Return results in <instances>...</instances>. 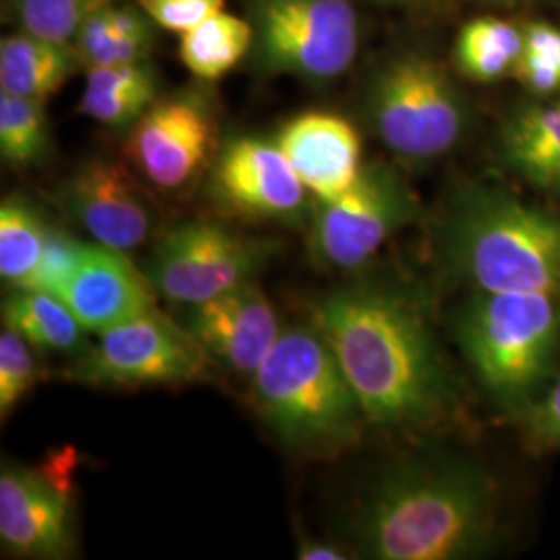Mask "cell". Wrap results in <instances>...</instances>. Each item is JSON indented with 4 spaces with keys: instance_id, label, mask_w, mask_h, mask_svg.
<instances>
[{
    "instance_id": "obj_1",
    "label": "cell",
    "mask_w": 560,
    "mask_h": 560,
    "mask_svg": "<svg viewBox=\"0 0 560 560\" xmlns=\"http://www.w3.org/2000/svg\"><path fill=\"white\" fill-rule=\"evenodd\" d=\"M312 324L332 347L368 423L428 428L453 405V382L418 301L390 284L363 282L324 295Z\"/></svg>"
},
{
    "instance_id": "obj_2",
    "label": "cell",
    "mask_w": 560,
    "mask_h": 560,
    "mask_svg": "<svg viewBox=\"0 0 560 560\" xmlns=\"http://www.w3.org/2000/svg\"><path fill=\"white\" fill-rule=\"evenodd\" d=\"M497 529V486L476 460L434 455L400 460L365 490L349 540L368 559H474Z\"/></svg>"
},
{
    "instance_id": "obj_3",
    "label": "cell",
    "mask_w": 560,
    "mask_h": 560,
    "mask_svg": "<svg viewBox=\"0 0 560 560\" xmlns=\"http://www.w3.org/2000/svg\"><path fill=\"white\" fill-rule=\"evenodd\" d=\"M249 395L270 432L307 459L345 453L368 423L332 347L312 322L280 332L252 376Z\"/></svg>"
},
{
    "instance_id": "obj_4",
    "label": "cell",
    "mask_w": 560,
    "mask_h": 560,
    "mask_svg": "<svg viewBox=\"0 0 560 560\" xmlns=\"http://www.w3.org/2000/svg\"><path fill=\"white\" fill-rule=\"evenodd\" d=\"M453 272L476 291L560 298V219L492 185H465L442 231Z\"/></svg>"
},
{
    "instance_id": "obj_5",
    "label": "cell",
    "mask_w": 560,
    "mask_h": 560,
    "mask_svg": "<svg viewBox=\"0 0 560 560\" xmlns=\"http://www.w3.org/2000/svg\"><path fill=\"white\" fill-rule=\"evenodd\" d=\"M557 295L476 291L457 318L460 351L504 407L532 405L560 347Z\"/></svg>"
},
{
    "instance_id": "obj_6",
    "label": "cell",
    "mask_w": 560,
    "mask_h": 560,
    "mask_svg": "<svg viewBox=\"0 0 560 560\" xmlns=\"http://www.w3.org/2000/svg\"><path fill=\"white\" fill-rule=\"evenodd\" d=\"M365 119L399 159L434 161L459 143L467 108L441 62L400 52L374 71L365 92Z\"/></svg>"
},
{
    "instance_id": "obj_7",
    "label": "cell",
    "mask_w": 560,
    "mask_h": 560,
    "mask_svg": "<svg viewBox=\"0 0 560 560\" xmlns=\"http://www.w3.org/2000/svg\"><path fill=\"white\" fill-rule=\"evenodd\" d=\"M249 57L268 75L328 83L345 75L361 46L351 0H249Z\"/></svg>"
},
{
    "instance_id": "obj_8",
    "label": "cell",
    "mask_w": 560,
    "mask_h": 560,
    "mask_svg": "<svg viewBox=\"0 0 560 560\" xmlns=\"http://www.w3.org/2000/svg\"><path fill=\"white\" fill-rule=\"evenodd\" d=\"M275 254V241L198 219L162 233L148 264V277L164 300L189 307L256 279Z\"/></svg>"
},
{
    "instance_id": "obj_9",
    "label": "cell",
    "mask_w": 560,
    "mask_h": 560,
    "mask_svg": "<svg viewBox=\"0 0 560 560\" xmlns=\"http://www.w3.org/2000/svg\"><path fill=\"white\" fill-rule=\"evenodd\" d=\"M418 200L390 164H363L358 180L332 200H316L310 221V252L322 268L353 272L365 266L405 224Z\"/></svg>"
},
{
    "instance_id": "obj_10",
    "label": "cell",
    "mask_w": 560,
    "mask_h": 560,
    "mask_svg": "<svg viewBox=\"0 0 560 560\" xmlns=\"http://www.w3.org/2000/svg\"><path fill=\"white\" fill-rule=\"evenodd\" d=\"M210 358L185 324L159 307L101 332L73 361L69 378L90 386H183L208 376Z\"/></svg>"
},
{
    "instance_id": "obj_11",
    "label": "cell",
    "mask_w": 560,
    "mask_h": 560,
    "mask_svg": "<svg viewBox=\"0 0 560 560\" xmlns=\"http://www.w3.org/2000/svg\"><path fill=\"white\" fill-rule=\"evenodd\" d=\"M78 453L62 448L25 467L4 463L0 471V541L20 559L60 560L75 550Z\"/></svg>"
},
{
    "instance_id": "obj_12",
    "label": "cell",
    "mask_w": 560,
    "mask_h": 560,
    "mask_svg": "<svg viewBox=\"0 0 560 560\" xmlns=\"http://www.w3.org/2000/svg\"><path fill=\"white\" fill-rule=\"evenodd\" d=\"M127 159L162 194L200 177L219 152V119L206 92L183 90L154 102L131 129Z\"/></svg>"
},
{
    "instance_id": "obj_13",
    "label": "cell",
    "mask_w": 560,
    "mask_h": 560,
    "mask_svg": "<svg viewBox=\"0 0 560 560\" xmlns=\"http://www.w3.org/2000/svg\"><path fill=\"white\" fill-rule=\"evenodd\" d=\"M210 198L221 214L300 226L312 208L307 189L277 141L241 136L219 148L210 168Z\"/></svg>"
},
{
    "instance_id": "obj_14",
    "label": "cell",
    "mask_w": 560,
    "mask_h": 560,
    "mask_svg": "<svg viewBox=\"0 0 560 560\" xmlns=\"http://www.w3.org/2000/svg\"><path fill=\"white\" fill-rule=\"evenodd\" d=\"M62 212L96 243L131 252L150 240L159 208L133 173L113 159H90L60 185Z\"/></svg>"
},
{
    "instance_id": "obj_15",
    "label": "cell",
    "mask_w": 560,
    "mask_h": 560,
    "mask_svg": "<svg viewBox=\"0 0 560 560\" xmlns=\"http://www.w3.org/2000/svg\"><path fill=\"white\" fill-rule=\"evenodd\" d=\"M183 324L210 360L249 378L282 332L277 310L256 280L189 305Z\"/></svg>"
},
{
    "instance_id": "obj_16",
    "label": "cell",
    "mask_w": 560,
    "mask_h": 560,
    "mask_svg": "<svg viewBox=\"0 0 560 560\" xmlns=\"http://www.w3.org/2000/svg\"><path fill=\"white\" fill-rule=\"evenodd\" d=\"M88 332L101 335L156 307L148 272L119 249L88 243L73 275L57 295Z\"/></svg>"
},
{
    "instance_id": "obj_17",
    "label": "cell",
    "mask_w": 560,
    "mask_h": 560,
    "mask_svg": "<svg viewBox=\"0 0 560 560\" xmlns=\"http://www.w3.org/2000/svg\"><path fill=\"white\" fill-rule=\"evenodd\" d=\"M275 141L316 200L337 198L363 171L360 133L335 113H301L280 127Z\"/></svg>"
},
{
    "instance_id": "obj_18",
    "label": "cell",
    "mask_w": 560,
    "mask_h": 560,
    "mask_svg": "<svg viewBox=\"0 0 560 560\" xmlns=\"http://www.w3.org/2000/svg\"><path fill=\"white\" fill-rule=\"evenodd\" d=\"M501 159L520 179L560 191V102L517 108L502 122Z\"/></svg>"
},
{
    "instance_id": "obj_19",
    "label": "cell",
    "mask_w": 560,
    "mask_h": 560,
    "mask_svg": "<svg viewBox=\"0 0 560 560\" xmlns=\"http://www.w3.org/2000/svg\"><path fill=\"white\" fill-rule=\"evenodd\" d=\"M80 60L73 44L48 40L27 32L0 42V90L27 101H50L73 75Z\"/></svg>"
},
{
    "instance_id": "obj_20",
    "label": "cell",
    "mask_w": 560,
    "mask_h": 560,
    "mask_svg": "<svg viewBox=\"0 0 560 560\" xmlns=\"http://www.w3.org/2000/svg\"><path fill=\"white\" fill-rule=\"evenodd\" d=\"M159 101V73L150 59L88 69L80 115L110 129H131Z\"/></svg>"
},
{
    "instance_id": "obj_21",
    "label": "cell",
    "mask_w": 560,
    "mask_h": 560,
    "mask_svg": "<svg viewBox=\"0 0 560 560\" xmlns=\"http://www.w3.org/2000/svg\"><path fill=\"white\" fill-rule=\"evenodd\" d=\"M154 25L156 23L143 13L140 4L113 2L104 7L85 20L71 42L80 67L88 71L150 59Z\"/></svg>"
},
{
    "instance_id": "obj_22",
    "label": "cell",
    "mask_w": 560,
    "mask_h": 560,
    "mask_svg": "<svg viewBox=\"0 0 560 560\" xmlns=\"http://www.w3.org/2000/svg\"><path fill=\"white\" fill-rule=\"evenodd\" d=\"M2 322L38 353H60L75 361L92 345L83 324L52 293L13 291L2 305Z\"/></svg>"
},
{
    "instance_id": "obj_23",
    "label": "cell",
    "mask_w": 560,
    "mask_h": 560,
    "mask_svg": "<svg viewBox=\"0 0 560 560\" xmlns=\"http://www.w3.org/2000/svg\"><path fill=\"white\" fill-rule=\"evenodd\" d=\"M254 27L249 20L221 13L180 34L179 59L201 81L221 80L252 52Z\"/></svg>"
},
{
    "instance_id": "obj_24",
    "label": "cell",
    "mask_w": 560,
    "mask_h": 560,
    "mask_svg": "<svg viewBox=\"0 0 560 560\" xmlns=\"http://www.w3.org/2000/svg\"><path fill=\"white\" fill-rule=\"evenodd\" d=\"M40 210L23 198H4L0 206V277L13 291L27 289L40 264L50 233Z\"/></svg>"
},
{
    "instance_id": "obj_25",
    "label": "cell",
    "mask_w": 560,
    "mask_h": 560,
    "mask_svg": "<svg viewBox=\"0 0 560 560\" xmlns=\"http://www.w3.org/2000/svg\"><path fill=\"white\" fill-rule=\"evenodd\" d=\"M523 52V30L509 21L480 18L460 27L455 60L469 80L488 83L513 71Z\"/></svg>"
},
{
    "instance_id": "obj_26",
    "label": "cell",
    "mask_w": 560,
    "mask_h": 560,
    "mask_svg": "<svg viewBox=\"0 0 560 560\" xmlns=\"http://www.w3.org/2000/svg\"><path fill=\"white\" fill-rule=\"evenodd\" d=\"M52 152L44 104L0 92V156L13 168H34Z\"/></svg>"
},
{
    "instance_id": "obj_27",
    "label": "cell",
    "mask_w": 560,
    "mask_h": 560,
    "mask_svg": "<svg viewBox=\"0 0 560 560\" xmlns=\"http://www.w3.org/2000/svg\"><path fill=\"white\" fill-rule=\"evenodd\" d=\"M113 2L119 0H9V7L21 32L71 44L85 20Z\"/></svg>"
},
{
    "instance_id": "obj_28",
    "label": "cell",
    "mask_w": 560,
    "mask_h": 560,
    "mask_svg": "<svg viewBox=\"0 0 560 560\" xmlns=\"http://www.w3.org/2000/svg\"><path fill=\"white\" fill-rule=\"evenodd\" d=\"M38 353L27 340L11 328L0 335V416L7 420L15 407L44 378Z\"/></svg>"
},
{
    "instance_id": "obj_29",
    "label": "cell",
    "mask_w": 560,
    "mask_h": 560,
    "mask_svg": "<svg viewBox=\"0 0 560 560\" xmlns=\"http://www.w3.org/2000/svg\"><path fill=\"white\" fill-rule=\"evenodd\" d=\"M85 245L88 243H81L75 237H71L59 226H50L40 264L30 280L27 289L23 291H44V293L59 295L60 289L65 287V282L80 264Z\"/></svg>"
},
{
    "instance_id": "obj_30",
    "label": "cell",
    "mask_w": 560,
    "mask_h": 560,
    "mask_svg": "<svg viewBox=\"0 0 560 560\" xmlns=\"http://www.w3.org/2000/svg\"><path fill=\"white\" fill-rule=\"evenodd\" d=\"M138 4L159 27L179 36L224 9V0H138Z\"/></svg>"
},
{
    "instance_id": "obj_31",
    "label": "cell",
    "mask_w": 560,
    "mask_h": 560,
    "mask_svg": "<svg viewBox=\"0 0 560 560\" xmlns=\"http://www.w3.org/2000/svg\"><path fill=\"white\" fill-rule=\"evenodd\" d=\"M527 428L541 446H560V378L538 402L529 405Z\"/></svg>"
},
{
    "instance_id": "obj_32",
    "label": "cell",
    "mask_w": 560,
    "mask_h": 560,
    "mask_svg": "<svg viewBox=\"0 0 560 560\" xmlns=\"http://www.w3.org/2000/svg\"><path fill=\"white\" fill-rule=\"evenodd\" d=\"M515 78L536 94H552L560 90V60L548 59L523 50L513 67Z\"/></svg>"
},
{
    "instance_id": "obj_33",
    "label": "cell",
    "mask_w": 560,
    "mask_h": 560,
    "mask_svg": "<svg viewBox=\"0 0 560 560\" xmlns=\"http://www.w3.org/2000/svg\"><path fill=\"white\" fill-rule=\"evenodd\" d=\"M523 50L560 60V30L548 23H529L523 27Z\"/></svg>"
},
{
    "instance_id": "obj_34",
    "label": "cell",
    "mask_w": 560,
    "mask_h": 560,
    "mask_svg": "<svg viewBox=\"0 0 560 560\" xmlns=\"http://www.w3.org/2000/svg\"><path fill=\"white\" fill-rule=\"evenodd\" d=\"M298 559L301 560H342L347 559L345 550L328 544V541L316 540V538H301L298 544Z\"/></svg>"
},
{
    "instance_id": "obj_35",
    "label": "cell",
    "mask_w": 560,
    "mask_h": 560,
    "mask_svg": "<svg viewBox=\"0 0 560 560\" xmlns=\"http://www.w3.org/2000/svg\"><path fill=\"white\" fill-rule=\"evenodd\" d=\"M388 2H423V0H388Z\"/></svg>"
}]
</instances>
